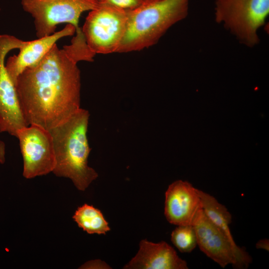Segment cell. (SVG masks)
I'll return each instance as SVG.
<instances>
[{
	"mask_svg": "<svg viewBox=\"0 0 269 269\" xmlns=\"http://www.w3.org/2000/svg\"><path fill=\"white\" fill-rule=\"evenodd\" d=\"M98 2L126 11L134 10L145 4L143 0H99Z\"/></svg>",
	"mask_w": 269,
	"mask_h": 269,
	"instance_id": "obj_16",
	"label": "cell"
},
{
	"mask_svg": "<svg viewBox=\"0 0 269 269\" xmlns=\"http://www.w3.org/2000/svg\"><path fill=\"white\" fill-rule=\"evenodd\" d=\"M5 160V145L4 142L0 140V163L3 164Z\"/></svg>",
	"mask_w": 269,
	"mask_h": 269,
	"instance_id": "obj_19",
	"label": "cell"
},
{
	"mask_svg": "<svg viewBox=\"0 0 269 269\" xmlns=\"http://www.w3.org/2000/svg\"><path fill=\"white\" fill-rule=\"evenodd\" d=\"M96 0L97 1H98L99 0Z\"/></svg>",
	"mask_w": 269,
	"mask_h": 269,
	"instance_id": "obj_21",
	"label": "cell"
},
{
	"mask_svg": "<svg viewBox=\"0 0 269 269\" xmlns=\"http://www.w3.org/2000/svg\"><path fill=\"white\" fill-rule=\"evenodd\" d=\"M93 61L83 44L72 39L59 48L55 44L35 66L25 70L15 86L28 124L47 130L63 123L80 108L78 62Z\"/></svg>",
	"mask_w": 269,
	"mask_h": 269,
	"instance_id": "obj_1",
	"label": "cell"
},
{
	"mask_svg": "<svg viewBox=\"0 0 269 269\" xmlns=\"http://www.w3.org/2000/svg\"><path fill=\"white\" fill-rule=\"evenodd\" d=\"M198 192L205 214L225 234L233 245H237L229 228V225L232 222V215L227 208L208 193L199 189Z\"/></svg>",
	"mask_w": 269,
	"mask_h": 269,
	"instance_id": "obj_13",
	"label": "cell"
},
{
	"mask_svg": "<svg viewBox=\"0 0 269 269\" xmlns=\"http://www.w3.org/2000/svg\"><path fill=\"white\" fill-rule=\"evenodd\" d=\"M75 27L66 25L61 30L30 41H23L17 55L9 57L5 63L7 72L15 84L18 77L26 69L35 66L61 38L74 35Z\"/></svg>",
	"mask_w": 269,
	"mask_h": 269,
	"instance_id": "obj_11",
	"label": "cell"
},
{
	"mask_svg": "<svg viewBox=\"0 0 269 269\" xmlns=\"http://www.w3.org/2000/svg\"><path fill=\"white\" fill-rule=\"evenodd\" d=\"M202 203L198 189L188 181L176 180L165 192L164 215L169 223L177 226L192 225Z\"/></svg>",
	"mask_w": 269,
	"mask_h": 269,
	"instance_id": "obj_10",
	"label": "cell"
},
{
	"mask_svg": "<svg viewBox=\"0 0 269 269\" xmlns=\"http://www.w3.org/2000/svg\"><path fill=\"white\" fill-rule=\"evenodd\" d=\"M128 12L98 2L86 18L82 32L94 54L116 53L125 35Z\"/></svg>",
	"mask_w": 269,
	"mask_h": 269,
	"instance_id": "obj_5",
	"label": "cell"
},
{
	"mask_svg": "<svg viewBox=\"0 0 269 269\" xmlns=\"http://www.w3.org/2000/svg\"><path fill=\"white\" fill-rule=\"evenodd\" d=\"M16 137L19 140L23 158L24 177L31 179L53 171L55 155L49 130L38 125H30L19 130Z\"/></svg>",
	"mask_w": 269,
	"mask_h": 269,
	"instance_id": "obj_8",
	"label": "cell"
},
{
	"mask_svg": "<svg viewBox=\"0 0 269 269\" xmlns=\"http://www.w3.org/2000/svg\"><path fill=\"white\" fill-rule=\"evenodd\" d=\"M78 227L89 234L106 235L111 229L101 211L87 204L79 207L73 217Z\"/></svg>",
	"mask_w": 269,
	"mask_h": 269,
	"instance_id": "obj_14",
	"label": "cell"
},
{
	"mask_svg": "<svg viewBox=\"0 0 269 269\" xmlns=\"http://www.w3.org/2000/svg\"><path fill=\"white\" fill-rule=\"evenodd\" d=\"M21 6L33 18L37 38L50 35L57 25L66 23L73 26L75 33L81 14L95 8L98 2L94 0H21Z\"/></svg>",
	"mask_w": 269,
	"mask_h": 269,
	"instance_id": "obj_6",
	"label": "cell"
},
{
	"mask_svg": "<svg viewBox=\"0 0 269 269\" xmlns=\"http://www.w3.org/2000/svg\"><path fill=\"white\" fill-rule=\"evenodd\" d=\"M171 241L180 252H191L197 246L194 226L192 225L178 226L171 233Z\"/></svg>",
	"mask_w": 269,
	"mask_h": 269,
	"instance_id": "obj_15",
	"label": "cell"
},
{
	"mask_svg": "<svg viewBox=\"0 0 269 269\" xmlns=\"http://www.w3.org/2000/svg\"><path fill=\"white\" fill-rule=\"evenodd\" d=\"M125 269H187V262L164 241L157 243L142 240L136 255L123 268Z\"/></svg>",
	"mask_w": 269,
	"mask_h": 269,
	"instance_id": "obj_12",
	"label": "cell"
},
{
	"mask_svg": "<svg viewBox=\"0 0 269 269\" xmlns=\"http://www.w3.org/2000/svg\"><path fill=\"white\" fill-rule=\"evenodd\" d=\"M269 14V0H215V19L239 42L252 47Z\"/></svg>",
	"mask_w": 269,
	"mask_h": 269,
	"instance_id": "obj_4",
	"label": "cell"
},
{
	"mask_svg": "<svg viewBox=\"0 0 269 269\" xmlns=\"http://www.w3.org/2000/svg\"><path fill=\"white\" fill-rule=\"evenodd\" d=\"M256 247L258 249H263L269 251V240L267 239L259 240L256 245Z\"/></svg>",
	"mask_w": 269,
	"mask_h": 269,
	"instance_id": "obj_18",
	"label": "cell"
},
{
	"mask_svg": "<svg viewBox=\"0 0 269 269\" xmlns=\"http://www.w3.org/2000/svg\"><path fill=\"white\" fill-rule=\"evenodd\" d=\"M143 0L145 4V3H148L154 2V1H158L159 0Z\"/></svg>",
	"mask_w": 269,
	"mask_h": 269,
	"instance_id": "obj_20",
	"label": "cell"
},
{
	"mask_svg": "<svg viewBox=\"0 0 269 269\" xmlns=\"http://www.w3.org/2000/svg\"><path fill=\"white\" fill-rule=\"evenodd\" d=\"M192 225L201 251L222 268L232 265L235 269H246L252 262L248 253L244 248L233 245L203 209L197 214Z\"/></svg>",
	"mask_w": 269,
	"mask_h": 269,
	"instance_id": "obj_7",
	"label": "cell"
},
{
	"mask_svg": "<svg viewBox=\"0 0 269 269\" xmlns=\"http://www.w3.org/2000/svg\"><path fill=\"white\" fill-rule=\"evenodd\" d=\"M89 111L80 108L68 119L49 130L55 155L52 172L69 178L77 189L84 191L98 177L88 164L91 151L87 132Z\"/></svg>",
	"mask_w": 269,
	"mask_h": 269,
	"instance_id": "obj_2",
	"label": "cell"
},
{
	"mask_svg": "<svg viewBox=\"0 0 269 269\" xmlns=\"http://www.w3.org/2000/svg\"><path fill=\"white\" fill-rule=\"evenodd\" d=\"M81 269H111V268L105 262L100 260L89 261L81 267Z\"/></svg>",
	"mask_w": 269,
	"mask_h": 269,
	"instance_id": "obj_17",
	"label": "cell"
},
{
	"mask_svg": "<svg viewBox=\"0 0 269 269\" xmlns=\"http://www.w3.org/2000/svg\"><path fill=\"white\" fill-rule=\"evenodd\" d=\"M189 0H159L128 12L126 31L118 53L139 51L156 44L188 15Z\"/></svg>",
	"mask_w": 269,
	"mask_h": 269,
	"instance_id": "obj_3",
	"label": "cell"
},
{
	"mask_svg": "<svg viewBox=\"0 0 269 269\" xmlns=\"http://www.w3.org/2000/svg\"><path fill=\"white\" fill-rule=\"evenodd\" d=\"M22 40L7 34H0V133L15 136L28 126L24 116L14 83L5 65L7 54L19 49Z\"/></svg>",
	"mask_w": 269,
	"mask_h": 269,
	"instance_id": "obj_9",
	"label": "cell"
}]
</instances>
